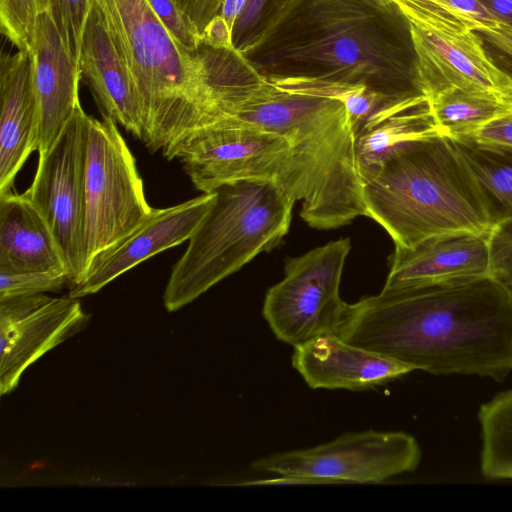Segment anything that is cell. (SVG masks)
Masks as SVG:
<instances>
[{
  "label": "cell",
  "instance_id": "cell-1",
  "mask_svg": "<svg viewBox=\"0 0 512 512\" xmlns=\"http://www.w3.org/2000/svg\"><path fill=\"white\" fill-rule=\"evenodd\" d=\"M338 336L433 375L512 372V295L489 276L383 290L349 304Z\"/></svg>",
  "mask_w": 512,
  "mask_h": 512
},
{
  "label": "cell",
  "instance_id": "cell-2",
  "mask_svg": "<svg viewBox=\"0 0 512 512\" xmlns=\"http://www.w3.org/2000/svg\"><path fill=\"white\" fill-rule=\"evenodd\" d=\"M112 40L137 90L141 141L164 152L187 134L228 115L247 76L234 49L208 44L192 51L162 24L147 0H97Z\"/></svg>",
  "mask_w": 512,
  "mask_h": 512
},
{
  "label": "cell",
  "instance_id": "cell-3",
  "mask_svg": "<svg viewBox=\"0 0 512 512\" xmlns=\"http://www.w3.org/2000/svg\"><path fill=\"white\" fill-rule=\"evenodd\" d=\"M228 117L289 139L303 183L300 215L311 227L332 229L366 216L354 132L340 101L263 79Z\"/></svg>",
  "mask_w": 512,
  "mask_h": 512
},
{
  "label": "cell",
  "instance_id": "cell-4",
  "mask_svg": "<svg viewBox=\"0 0 512 512\" xmlns=\"http://www.w3.org/2000/svg\"><path fill=\"white\" fill-rule=\"evenodd\" d=\"M366 216L395 245L438 235H488L494 225L477 182L448 137L435 135L393 149L363 182Z\"/></svg>",
  "mask_w": 512,
  "mask_h": 512
},
{
  "label": "cell",
  "instance_id": "cell-5",
  "mask_svg": "<svg viewBox=\"0 0 512 512\" xmlns=\"http://www.w3.org/2000/svg\"><path fill=\"white\" fill-rule=\"evenodd\" d=\"M164 291L169 312L191 303L287 234L296 200L272 180H239L214 191Z\"/></svg>",
  "mask_w": 512,
  "mask_h": 512
},
{
  "label": "cell",
  "instance_id": "cell-6",
  "mask_svg": "<svg viewBox=\"0 0 512 512\" xmlns=\"http://www.w3.org/2000/svg\"><path fill=\"white\" fill-rule=\"evenodd\" d=\"M162 154L168 160H180L195 188L203 193L239 180H272L296 201L303 198L289 139L235 117L187 134Z\"/></svg>",
  "mask_w": 512,
  "mask_h": 512
},
{
  "label": "cell",
  "instance_id": "cell-7",
  "mask_svg": "<svg viewBox=\"0 0 512 512\" xmlns=\"http://www.w3.org/2000/svg\"><path fill=\"white\" fill-rule=\"evenodd\" d=\"M84 198L87 269L96 256L127 237L153 210L135 158L117 123L108 116L101 120L86 117Z\"/></svg>",
  "mask_w": 512,
  "mask_h": 512
},
{
  "label": "cell",
  "instance_id": "cell-8",
  "mask_svg": "<svg viewBox=\"0 0 512 512\" xmlns=\"http://www.w3.org/2000/svg\"><path fill=\"white\" fill-rule=\"evenodd\" d=\"M421 448L401 431L366 430L345 433L312 448L259 458L251 468L280 475L272 484L382 483L412 472L420 464Z\"/></svg>",
  "mask_w": 512,
  "mask_h": 512
},
{
  "label": "cell",
  "instance_id": "cell-9",
  "mask_svg": "<svg viewBox=\"0 0 512 512\" xmlns=\"http://www.w3.org/2000/svg\"><path fill=\"white\" fill-rule=\"evenodd\" d=\"M350 249L343 238L287 259L285 276L267 291L262 312L278 340L295 347L338 336L349 308L339 288Z\"/></svg>",
  "mask_w": 512,
  "mask_h": 512
},
{
  "label": "cell",
  "instance_id": "cell-10",
  "mask_svg": "<svg viewBox=\"0 0 512 512\" xmlns=\"http://www.w3.org/2000/svg\"><path fill=\"white\" fill-rule=\"evenodd\" d=\"M79 104L50 150L38 155L36 173L23 193L51 230L77 284L86 270L84 247V156L86 117Z\"/></svg>",
  "mask_w": 512,
  "mask_h": 512
},
{
  "label": "cell",
  "instance_id": "cell-11",
  "mask_svg": "<svg viewBox=\"0 0 512 512\" xmlns=\"http://www.w3.org/2000/svg\"><path fill=\"white\" fill-rule=\"evenodd\" d=\"M89 321L78 298L44 293L0 299V393L16 388L24 371Z\"/></svg>",
  "mask_w": 512,
  "mask_h": 512
},
{
  "label": "cell",
  "instance_id": "cell-12",
  "mask_svg": "<svg viewBox=\"0 0 512 512\" xmlns=\"http://www.w3.org/2000/svg\"><path fill=\"white\" fill-rule=\"evenodd\" d=\"M213 199V192L203 193L171 207L153 208L127 237L90 262L82 279L72 286L68 296L81 298L97 293L141 262L189 240Z\"/></svg>",
  "mask_w": 512,
  "mask_h": 512
},
{
  "label": "cell",
  "instance_id": "cell-13",
  "mask_svg": "<svg viewBox=\"0 0 512 512\" xmlns=\"http://www.w3.org/2000/svg\"><path fill=\"white\" fill-rule=\"evenodd\" d=\"M428 98L448 88L490 93L512 103V80L486 55L472 32L443 34L410 22Z\"/></svg>",
  "mask_w": 512,
  "mask_h": 512
},
{
  "label": "cell",
  "instance_id": "cell-14",
  "mask_svg": "<svg viewBox=\"0 0 512 512\" xmlns=\"http://www.w3.org/2000/svg\"><path fill=\"white\" fill-rule=\"evenodd\" d=\"M488 276L487 235L468 232L395 245L383 290H400Z\"/></svg>",
  "mask_w": 512,
  "mask_h": 512
},
{
  "label": "cell",
  "instance_id": "cell-15",
  "mask_svg": "<svg viewBox=\"0 0 512 512\" xmlns=\"http://www.w3.org/2000/svg\"><path fill=\"white\" fill-rule=\"evenodd\" d=\"M292 365L313 389L362 391L382 386L413 371L409 366L323 335L294 347Z\"/></svg>",
  "mask_w": 512,
  "mask_h": 512
},
{
  "label": "cell",
  "instance_id": "cell-16",
  "mask_svg": "<svg viewBox=\"0 0 512 512\" xmlns=\"http://www.w3.org/2000/svg\"><path fill=\"white\" fill-rule=\"evenodd\" d=\"M31 54L39 110L37 151L42 155L51 149L81 104L79 85L82 73L48 12L39 16Z\"/></svg>",
  "mask_w": 512,
  "mask_h": 512
},
{
  "label": "cell",
  "instance_id": "cell-17",
  "mask_svg": "<svg viewBox=\"0 0 512 512\" xmlns=\"http://www.w3.org/2000/svg\"><path fill=\"white\" fill-rule=\"evenodd\" d=\"M0 195L12 191L15 177L38 150L39 110L31 51L2 53L0 59Z\"/></svg>",
  "mask_w": 512,
  "mask_h": 512
},
{
  "label": "cell",
  "instance_id": "cell-18",
  "mask_svg": "<svg viewBox=\"0 0 512 512\" xmlns=\"http://www.w3.org/2000/svg\"><path fill=\"white\" fill-rule=\"evenodd\" d=\"M79 67L102 116L110 117L141 140L143 121L139 96L97 0H93L87 20Z\"/></svg>",
  "mask_w": 512,
  "mask_h": 512
},
{
  "label": "cell",
  "instance_id": "cell-19",
  "mask_svg": "<svg viewBox=\"0 0 512 512\" xmlns=\"http://www.w3.org/2000/svg\"><path fill=\"white\" fill-rule=\"evenodd\" d=\"M51 269L67 271L45 220L23 193L0 195V273Z\"/></svg>",
  "mask_w": 512,
  "mask_h": 512
},
{
  "label": "cell",
  "instance_id": "cell-20",
  "mask_svg": "<svg viewBox=\"0 0 512 512\" xmlns=\"http://www.w3.org/2000/svg\"><path fill=\"white\" fill-rule=\"evenodd\" d=\"M440 135L429 99H421L366 126L355 137L357 168L363 182L400 144L423 137Z\"/></svg>",
  "mask_w": 512,
  "mask_h": 512
},
{
  "label": "cell",
  "instance_id": "cell-21",
  "mask_svg": "<svg viewBox=\"0 0 512 512\" xmlns=\"http://www.w3.org/2000/svg\"><path fill=\"white\" fill-rule=\"evenodd\" d=\"M474 176L493 224L512 218V147L451 139Z\"/></svg>",
  "mask_w": 512,
  "mask_h": 512
},
{
  "label": "cell",
  "instance_id": "cell-22",
  "mask_svg": "<svg viewBox=\"0 0 512 512\" xmlns=\"http://www.w3.org/2000/svg\"><path fill=\"white\" fill-rule=\"evenodd\" d=\"M441 136L472 138L490 121L512 112V103L493 94L448 88L428 98Z\"/></svg>",
  "mask_w": 512,
  "mask_h": 512
},
{
  "label": "cell",
  "instance_id": "cell-23",
  "mask_svg": "<svg viewBox=\"0 0 512 512\" xmlns=\"http://www.w3.org/2000/svg\"><path fill=\"white\" fill-rule=\"evenodd\" d=\"M477 416L482 475L488 480L512 479V389L483 403Z\"/></svg>",
  "mask_w": 512,
  "mask_h": 512
},
{
  "label": "cell",
  "instance_id": "cell-24",
  "mask_svg": "<svg viewBox=\"0 0 512 512\" xmlns=\"http://www.w3.org/2000/svg\"><path fill=\"white\" fill-rule=\"evenodd\" d=\"M394 1L410 22L443 34L500 26L477 0Z\"/></svg>",
  "mask_w": 512,
  "mask_h": 512
},
{
  "label": "cell",
  "instance_id": "cell-25",
  "mask_svg": "<svg viewBox=\"0 0 512 512\" xmlns=\"http://www.w3.org/2000/svg\"><path fill=\"white\" fill-rule=\"evenodd\" d=\"M49 0H0V30L18 50L31 51L39 16Z\"/></svg>",
  "mask_w": 512,
  "mask_h": 512
},
{
  "label": "cell",
  "instance_id": "cell-26",
  "mask_svg": "<svg viewBox=\"0 0 512 512\" xmlns=\"http://www.w3.org/2000/svg\"><path fill=\"white\" fill-rule=\"evenodd\" d=\"M92 2L93 0H49L48 13L78 64Z\"/></svg>",
  "mask_w": 512,
  "mask_h": 512
},
{
  "label": "cell",
  "instance_id": "cell-27",
  "mask_svg": "<svg viewBox=\"0 0 512 512\" xmlns=\"http://www.w3.org/2000/svg\"><path fill=\"white\" fill-rule=\"evenodd\" d=\"M66 282H69V274L62 269L0 273V299L57 292Z\"/></svg>",
  "mask_w": 512,
  "mask_h": 512
},
{
  "label": "cell",
  "instance_id": "cell-28",
  "mask_svg": "<svg viewBox=\"0 0 512 512\" xmlns=\"http://www.w3.org/2000/svg\"><path fill=\"white\" fill-rule=\"evenodd\" d=\"M487 246L488 276L512 295V218L492 226Z\"/></svg>",
  "mask_w": 512,
  "mask_h": 512
},
{
  "label": "cell",
  "instance_id": "cell-29",
  "mask_svg": "<svg viewBox=\"0 0 512 512\" xmlns=\"http://www.w3.org/2000/svg\"><path fill=\"white\" fill-rule=\"evenodd\" d=\"M156 16L186 48L197 51L203 47V35L173 0H147Z\"/></svg>",
  "mask_w": 512,
  "mask_h": 512
},
{
  "label": "cell",
  "instance_id": "cell-30",
  "mask_svg": "<svg viewBox=\"0 0 512 512\" xmlns=\"http://www.w3.org/2000/svg\"><path fill=\"white\" fill-rule=\"evenodd\" d=\"M473 33L492 63L512 80V29L479 28Z\"/></svg>",
  "mask_w": 512,
  "mask_h": 512
},
{
  "label": "cell",
  "instance_id": "cell-31",
  "mask_svg": "<svg viewBox=\"0 0 512 512\" xmlns=\"http://www.w3.org/2000/svg\"><path fill=\"white\" fill-rule=\"evenodd\" d=\"M202 34L208 23L220 14L225 0H173Z\"/></svg>",
  "mask_w": 512,
  "mask_h": 512
},
{
  "label": "cell",
  "instance_id": "cell-32",
  "mask_svg": "<svg viewBox=\"0 0 512 512\" xmlns=\"http://www.w3.org/2000/svg\"><path fill=\"white\" fill-rule=\"evenodd\" d=\"M472 139L483 144L512 147V112L484 125Z\"/></svg>",
  "mask_w": 512,
  "mask_h": 512
},
{
  "label": "cell",
  "instance_id": "cell-33",
  "mask_svg": "<svg viewBox=\"0 0 512 512\" xmlns=\"http://www.w3.org/2000/svg\"><path fill=\"white\" fill-rule=\"evenodd\" d=\"M500 26L512 29V0H477Z\"/></svg>",
  "mask_w": 512,
  "mask_h": 512
},
{
  "label": "cell",
  "instance_id": "cell-34",
  "mask_svg": "<svg viewBox=\"0 0 512 512\" xmlns=\"http://www.w3.org/2000/svg\"><path fill=\"white\" fill-rule=\"evenodd\" d=\"M244 3L245 0H225L220 15L224 17L231 29Z\"/></svg>",
  "mask_w": 512,
  "mask_h": 512
}]
</instances>
